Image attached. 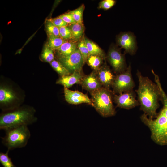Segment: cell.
<instances>
[{"label": "cell", "instance_id": "cell-1", "mask_svg": "<svg viewBox=\"0 0 167 167\" xmlns=\"http://www.w3.org/2000/svg\"><path fill=\"white\" fill-rule=\"evenodd\" d=\"M139 85L136 90L140 109L150 118L153 119L158 115L159 100L161 98L159 88L156 84L148 77L143 76L138 71L136 74Z\"/></svg>", "mask_w": 167, "mask_h": 167}, {"label": "cell", "instance_id": "cell-2", "mask_svg": "<svg viewBox=\"0 0 167 167\" xmlns=\"http://www.w3.org/2000/svg\"><path fill=\"white\" fill-rule=\"evenodd\" d=\"M35 111L30 108H21L2 113L0 117V129L4 131L21 126L31 124L36 121Z\"/></svg>", "mask_w": 167, "mask_h": 167}, {"label": "cell", "instance_id": "cell-3", "mask_svg": "<svg viewBox=\"0 0 167 167\" xmlns=\"http://www.w3.org/2000/svg\"><path fill=\"white\" fill-rule=\"evenodd\" d=\"M156 118H150L144 113L140 117L141 121L150 130L152 140L159 145H167V118L161 110Z\"/></svg>", "mask_w": 167, "mask_h": 167}, {"label": "cell", "instance_id": "cell-4", "mask_svg": "<svg viewBox=\"0 0 167 167\" xmlns=\"http://www.w3.org/2000/svg\"><path fill=\"white\" fill-rule=\"evenodd\" d=\"M5 136L1 138L2 144L9 151L25 147L31 137L27 126L23 125L5 131Z\"/></svg>", "mask_w": 167, "mask_h": 167}, {"label": "cell", "instance_id": "cell-5", "mask_svg": "<svg viewBox=\"0 0 167 167\" xmlns=\"http://www.w3.org/2000/svg\"><path fill=\"white\" fill-rule=\"evenodd\" d=\"M92 106L101 116H114L116 111L112 102V93L109 89L101 87L90 92Z\"/></svg>", "mask_w": 167, "mask_h": 167}, {"label": "cell", "instance_id": "cell-6", "mask_svg": "<svg viewBox=\"0 0 167 167\" xmlns=\"http://www.w3.org/2000/svg\"><path fill=\"white\" fill-rule=\"evenodd\" d=\"M114 93L118 94L133 90L135 84L130 65L126 70L115 76L112 85Z\"/></svg>", "mask_w": 167, "mask_h": 167}, {"label": "cell", "instance_id": "cell-7", "mask_svg": "<svg viewBox=\"0 0 167 167\" xmlns=\"http://www.w3.org/2000/svg\"><path fill=\"white\" fill-rule=\"evenodd\" d=\"M59 61L71 73L81 71L84 63L82 55L77 49L71 54L65 57H58Z\"/></svg>", "mask_w": 167, "mask_h": 167}, {"label": "cell", "instance_id": "cell-8", "mask_svg": "<svg viewBox=\"0 0 167 167\" xmlns=\"http://www.w3.org/2000/svg\"><path fill=\"white\" fill-rule=\"evenodd\" d=\"M107 58L114 71L118 74L126 70L127 68L124 55L116 47L113 45L110 48Z\"/></svg>", "mask_w": 167, "mask_h": 167}, {"label": "cell", "instance_id": "cell-9", "mask_svg": "<svg viewBox=\"0 0 167 167\" xmlns=\"http://www.w3.org/2000/svg\"><path fill=\"white\" fill-rule=\"evenodd\" d=\"M113 96L114 102L118 107L121 108L130 109L139 105L133 90L118 95L114 93Z\"/></svg>", "mask_w": 167, "mask_h": 167}, {"label": "cell", "instance_id": "cell-10", "mask_svg": "<svg viewBox=\"0 0 167 167\" xmlns=\"http://www.w3.org/2000/svg\"><path fill=\"white\" fill-rule=\"evenodd\" d=\"M118 44L125 49V53L131 55L134 54L136 50L135 38L131 32H126L121 33L117 40Z\"/></svg>", "mask_w": 167, "mask_h": 167}, {"label": "cell", "instance_id": "cell-11", "mask_svg": "<svg viewBox=\"0 0 167 167\" xmlns=\"http://www.w3.org/2000/svg\"><path fill=\"white\" fill-rule=\"evenodd\" d=\"M64 97L66 101L73 105L87 103L92 106L91 100L88 95L78 91H72L68 88H64Z\"/></svg>", "mask_w": 167, "mask_h": 167}, {"label": "cell", "instance_id": "cell-12", "mask_svg": "<svg viewBox=\"0 0 167 167\" xmlns=\"http://www.w3.org/2000/svg\"><path fill=\"white\" fill-rule=\"evenodd\" d=\"M96 71L97 76L101 85L104 87L109 89L115 77L109 67L105 64Z\"/></svg>", "mask_w": 167, "mask_h": 167}, {"label": "cell", "instance_id": "cell-13", "mask_svg": "<svg viewBox=\"0 0 167 167\" xmlns=\"http://www.w3.org/2000/svg\"><path fill=\"white\" fill-rule=\"evenodd\" d=\"M80 84L83 88L90 92L99 89L102 86L95 71L84 77Z\"/></svg>", "mask_w": 167, "mask_h": 167}, {"label": "cell", "instance_id": "cell-14", "mask_svg": "<svg viewBox=\"0 0 167 167\" xmlns=\"http://www.w3.org/2000/svg\"><path fill=\"white\" fill-rule=\"evenodd\" d=\"M80 71H75L69 75L61 76L57 81L56 84L68 88L75 84L80 83L84 77Z\"/></svg>", "mask_w": 167, "mask_h": 167}, {"label": "cell", "instance_id": "cell-15", "mask_svg": "<svg viewBox=\"0 0 167 167\" xmlns=\"http://www.w3.org/2000/svg\"><path fill=\"white\" fill-rule=\"evenodd\" d=\"M77 44L75 42L66 41L56 50L58 57L66 56L71 54L77 49Z\"/></svg>", "mask_w": 167, "mask_h": 167}, {"label": "cell", "instance_id": "cell-16", "mask_svg": "<svg viewBox=\"0 0 167 167\" xmlns=\"http://www.w3.org/2000/svg\"><path fill=\"white\" fill-rule=\"evenodd\" d=\"M17 98L15 93L10 89L1 87L0 88V102L3 105H7Z\"/></svg>", "mask_w": 167, "mask_h": 167}, {"label": "cell", "instance_id": "cell-17", "mask_svg": "<svg viewBox=\"0 0 167 167\" xmlns=\"http://www.w3.org/2000/svg\"><path fill=\"white\" fill-rule=\"evenodd\" d=\"M68 27L71 31V39L74 41H79L83 37L84 28L83 24L77 23L70 24Z\"/></svg>", "mask_w": 167, "mask_h": 167}, {"label": "cell", "instance_id": "cell-18", "mask_svg": "<svg viewBox=\"0 0 167 167\" xmlns=\"http://www.w3.org/2000/svg\"><path fill=\"white\" fill-rule=\"evenodd\" d=\"M84 39L89 51V56L95 55L99 56L104 59L105 58L103 51L98 46L86 37H84Z\"/></svg>", "mask_w": 167, "mask_h": 167}, {"label": "cell", "instance_id": "cell-19", "mask_svg": "<svg viewBox=\"0 0 167 167\" xmlns=\"http://www.w3.org/2000/svg\"><path fill=\"white\" fill-rule=\"evenodd\" d=\"M48 40L46 45L53 50H57L66 41L60 37L52 35H47Z\"/></svg>", "mask_w": 167, "mask_h": 167}, {"label": "cell", "instance_id": "cell-20", "mask_svg": "<svg viewBox=\"0 0 167 167\" xmlns=\"http://www.w3.org/2000/svg\"><path fill=\"white\" fill-rule=\"evenodd\" d=\"M103 58L97 55H89L87 60L88 64L95 71H97L101 67Z\"/></svg>", "mask_w": 167, "mask_h": 167}, {"label": "cell", "instance_id": "cell-21", "mask_svg": "<svg viewBox=\"0 0 167 167\" xmlns=\"http://www.w3.org/2000/svg\"><path fill=\"white\" fill-rule=\"evenodd\" d=\"M50 64L52 67L61 76L70 75L71 73L59 61L54 60Z\"/></svg>", "mask_w": 167, "mask_h": 167}, {"label": "cell", "instance_id": "cell-22", "mask_svg": "<svg viewBox=\"0 0 167 167\" xmlns=\"http://www.w3.org/2000/svg\"><path fill=\"white\" fill-rule=\"evenodd\" d=\"M84 7L83 4L78 8L69 12L72 15L76 23L83 24V14Z\"/></svg>", "mask_w": 167, "mask_h": 167}, {"label": "cell", "instance_id": "cell-23", "mask_svg": "<svg viewBox=\"0 0 167 167\" xmlns=\"http://www.w3.org/2000/svg\"><path fill=\"white\" fill-rule=\"evenodd\" d=\"M9 151L7 150L5 153L0 152V163L3 167H16L9 156Z\"/></svg>", "mask_w": 167, "mask_h": 167}, {"label": "cell", "instance_id": "cell-24", "mask_svg": "<svg viewBox=\"0 0 167 167\" xmlns=\"http://www.w3.org/2000/svg\"><path fill=\"white\" fill-rule=\"evenodd\" d=\"M41 56L43 60L49 63L54 60V56L53 50L49 48L46 44Z\"/></svg>", "mask_w": 167, "mask_h": 167}, {"label": "cell", "instance_id": "cell-25", "mask_svg": "<svg viewBox=\"0 0 167 167\" xmlns=\"http://www.w3.org/2000/svg\"><path fill=\"white\" fill-rule=\"evenodd\" d=\"M77 47L82 55L85 63L89 56V51L84 40V37L78 42Z\"/></svg>", "mask_w": 167, "mask_h": 167}, {"label": "cell", "instance_id": "cell-26", "mask_svg": "<svg viewBox=\"0 0 167 167\" xmlns=\"http://www.w3.org/2000/svg\"><path fill=\"white\" fill-rule=\"evenodd\" d=\"M45 27L47 35H52L60 37L58 27L54 25L48 20L46 21Z\"/></svg>", "mask_w": 167, "mask_h": 167}, {"label": "cell", "instance_id": "cell-27", "mask_svg": "<svg viewBox=\"0 0 167 167\" xmlns=\"http://www.w3.org/2000/svg\"><path fill=\"white\" fill-rule=\"evenodd\" d=\"M58 28L60 36L62 38L65 40L71 39V32L68 26L60 27Z\"/></svg>", "mask_w": 167, "mask_h": 167}, {"label": "cell", "instance_id": "cell-28", "mask_svg": "<svg viewBox=\"0 0 167 167\" xmlns=\"http://www.w3.org/2000/svg\"><path fill=\"white\" fill-rule=\"evenodd\" d=\"M114 0H104L101 1L99 4V8L105 10L109 9L115 4Z\"/></svg>", "mask_w": 167, "mask_h": 167}, {"label": "cell", "instance_id": "cell-29", "mask_svg": "<svg viewBox=\"0 0 167 167\" xmlns=\"http://www.w3.org/2000/svg\"><path fill=\"white\" fill-rule=\"evenodd\" d=\"M55 26L60 27L64 26H67L68 24L64 21L62 19L58 17L57 18L50 19H48Z\"/></svg>", "mask_w": 167, "mask_h": 167}, {"label": "cell", "instance_id": "cell-30", "mask_svg": "<svg viewBox=\"0 0 167 167\" xmlns=\"http://www.w3.org/2000/svg\"><path fill=\"white\" fill-rule=\"evenodd\" d=\"M58 17L68 24L76 23L74 20L72 15L69 12L61 15Z\"/></svg>", "mask_w": 167, "mask_h": 167}]
</instances>
